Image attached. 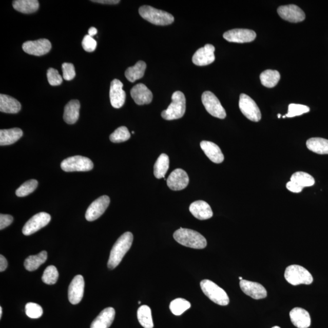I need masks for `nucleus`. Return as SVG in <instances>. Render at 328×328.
<instances>
[{"label": "nucleus", "instance_id": "obj_1", "mask_svg": "<svg viewBox=\"0 0 328 328\" xmlns=\"http://www.w3.org/2000/svg\"><path fill=\"white\" fill-rule=\"evenodd\" d=\"M132 241H133V235L130 231L124 233L118 238L109 255L108 262V267L109 269H114L121 263L125 254L130 249Z\"/></svg>", "mask_w": 328, "mask_h": 328}, {"label": "nucleus", "instance_id": "obj_2", "mask_svg": "<svg viewBox=\"0 0 328 328\" xmlns=\"http://www.w3.org/2000/svg\"><path fill=\"white\" fill-rule=\"evenodd\" d=\"M178 243L190 248L202 249L207 246V240L197 231L181 227L173 234Z\"/></svg>", "mask_w": 328, "mask_h": 328}, {"label": "nucleus", "instance_id": "obj_3", "mask_svg": "<svg viewBox=\"0 0 328 328\" xmlns=\"http://www.w3.org/2000/svg\"><path fill=\"white\" fill-rule=\"evenodd\" d=\"M139 14L142 18L152 24L166 26L173 23V16L168 12L161 11L150 6H142L139 9Z\"/></svg>", "mask_w": 328, "mask_h": 328}, {"label": "nucleus", "instance_id": "obj_4", "mask_svg": "<svg viewBox=\"0 0 328 328\" xmlns=\"http://www.w3.org/2000/svg\"><path fill=\"white\" fill-rule=\"evenodd\" d=\"M171 103L162 112V118L167 121L176 120L184 117L186 109V99L181 91H176L171 97Z\"/></svg>", "mask_w": 328, "mask_h": 328}, {"label": "nucleus", "instance_id": "obj_5", "mask_svg": "<svg viewBox=\"0 0 328 328\" xmlns=\"http://www.w3.org/2000/svg\"><path fill=\"white\" fill-rule=\"evenodd\" d=\"M200 286L205 296L213 302L221 306H226L229 303V298L226 292L213 281L204 280L201 281Z\"/></svg>", "mask_w": 328, "mask_h": 328}, {"label": "nucleus", "instance_id": "obj_6", "mask_svg": "<svg viewBox=\"0 0 328 328\" xmlns=\"http://www.w3.org/2000/svg\"><path fill=\"white\" fill-rule=\"evenodd\" d=\"M284 278L288 283L297 286L299 284H311L313 277L309 271L299 265H291L285 271Z\"/></svg>", "mask_w": 328, "mask_h": 328}, {"label": "nucleus", "instance_id": "obj_7", "mask_svg": "<svg viewBox=\"0 0 328 328\" xmlns=\"http://www.w3.org/2000/svg\"><path fill=\"white\" fill-rule=\"evenodd\" d=\"M61 166L62 170L66 172L88 171L93 168L94 164L90 159L74 156L65 159L62 162Z\"/></svg>", "mask_w": 328, "mask_h": 328}, {"label": "nucleus", "instance_id": "obj_8", "mask_svg": "<svg viewBox=\"0 0 328 328\" xmlns=\"http://www.w3.org/2000/svg\"><path fill=\"white\" fill-rule=\"evenodd\" d=\"M202 102L206 111L212 117L221 119L226 118V111L213 92L205 91L202 95Z\"/></svg>", "mask_w": 328, "mask_h": 328}, {"label": "nucleus", "instance_id": "obj_9", "mask_svg": "<svg viewBox=\"0 0 328 328\" xmlns=\"http://www.w3.org/2000/svg\"><path fill=\"white\" fill-rule=\"evenodd\" d=\"M239 107L242 113L250 121L258 122L261 120V113L260 108L249 96L245 94L240 95Z\"/></svg>", "mask_w": 328, "mask_h": 328}, {"label": "nucleus", "instance_id": "obj_10", "mask_svg": "<svg viewBox=\"0 0 328 328\" xmlns=\"http://www.w3.org/2000/svg\"><path fill=\"white\" fill-rule=\"evenodd\" d=\"M51 220V215L46 212H41L36 214L26 222L23 228V234L26 236L34 234L47 226Z\"/></svg>", "mask_w": 328, "mask_h": 328}, {"label": "nucleus", "instance_id": "obj_11", "mask_svg": "<svg viewBox=\"0 0 328 328\" xmlns=\"http://www.w3.org/2000/svg\"><path fill=\"white\" fill-rule=\"evenodd\" d=\"M22 48L27 54L42 56L51 51L52 45L48 39L42 38L35 41H28L22 45Z\"/></svg>", "mask_w": 328, "mask_h": 328}, {"label": "nucleus", "instance_id": "obj_12", "mask_svg": "<svg viewBox=\"0 0 328 328\" xmlns=\"http://www.w3.org/2000/svg\"><path fill=\"white\" fill-rule=\"evenodd\" d=\"M257 34L253 30L247 29H235L224 33L223 37L227 41L238 44H244L253 42Z\"/></svg>", "mask_w": 328, "mask_h": 328}, {"label": "nucleus", "instance_id": "obj_13", "mask_svg": "<svg viewBox=\"0 0 328 328\" xmlns=\"http://www.w3.org/2000/svg\"><path fill=\"white\" fill-rule=\"evenodd\" d=\"M110 199L108 196L101 197L89 205L85 214V218L88 221H93L100 218L109 206Z\"/></svg>", "mask_w": 328, "mask_h": 328}, {"label": "nucleus", "instance_id": "obj_14", "mask_svg": "<svg viewBox=\"0 0 328 328\" xmlns=\"http://www.w3.org/2000/svg\"><path fill=\"white\" fill-rule=\"evenodd\" d=\"M277 12L281 18L291 23L303 22L306 18L303 10L295 5L280 6Z\"/></svg>", "mask_w": 328, "mask_h": 328}, {"label": "nucleus", "instance_id": "obj_15", "mask_svg": "<svg viewBox=\"0 0 328 328\" xmlns=\"http://www.w3.org/2000/svg\"><path fill=\"white\" fill-rule=\"evenodd\" d=\"M189 183V178L186 172L181 168L172 171L167 180L168 187L171 190L179 191L184 189Z\"/></svg>", "mask_w": 328, "mask_h": 328}, {"label": "nucleus", "instance_id": "obj_16", "mask_svg": "<svg viewBox=\"0 0 328 328\" xmlns=\"http://www.w3.org/2000/svg\"><path fill=\"white\" fill-rule=\"evenodd\" d=\"M85 290L84 278L81 275L76 276L69 284L68 289V299L72 304L81 302L84 297Z\"/></svg>", "mask_w": 328, "mask_h": 328}, {"label": "nucleus", "instance_id": "obj_17", "mask_svg": "<svg viewBox=\"0 0 328 328\" xmlns=\"http://www.w3.org/2000/svg\"><path fill=\"white\" fill-rule=\"evenodd\" d=\"M240 286L244 294L254 299H263L267 297L266 290L260 283L242 280L240 281Z\"/></svg>", "mask_w": 328, "mask_h": 328}, {"label": "nucleus", "instance_id": "obj_18", "mask_svg": "<svg viewBox=\"0 0 328 328\" xmlns=\"http://www.w3.org/2000/svg\"><path fill=\"white\" fill-rule=\"evenodd\" d=\"M123 87V84L118 79H114L111 83L109 98L111 105L115 108H120L125 104L126 93Z\"/></svg>", "mask_w": 328, "mask_h": 328}, {"label": "nucleus", "instance_id": "obj_19", "mask_svg": "<svg viewBox=\"0 0 328 328\" xmlns=\"http://www.w3.org/2000/svg\"><path fill=\"white\" fill-rule=\"evenodd\" d=\"M215 48L212 45L207 44L204 47L199 49L195 53L192 61L197 66H206L215 61L214 52Z\"/></svg>", "mask_w": 328, "mask_h": 328}, {"label": "nucleus", "instance_id": "obj_20", "mask_svg": "<svg viewBox=\"0 0 328 328\" xmlns=\"http://www.w3.org/2000/svg\"><path fill=\"white\" fill-rule=\"evenodd\" d=\"M131 95L136 104L143 105L150 104L153 100V94L144 84L135 85L131 90Z\"/></svg>", "mask_w": 328, "mask_h": 328}, {"label": "nucleus", "instance_id": "obj_21", "mask_svg": "<svg viewBox=\"0 0 328 328\" xmlns=\"http://www.w3.org/2000/svg\"><path fill=\"white\" fill-rule=\"evenodd\" d=\"M290 318L292 323L298 328H307L311 326L310 315L303 308H294L290 312Z\"/></svg>", "mask_w": 328, "mask_h": 328}, {"label": "nucleus", "instance_id": "obj_22", "mask_svg": "<svg viewBox=\"0 0 328 328\" xmlns=\"http://www.w3.org/2000/svg\"><path fill=\"white\" fill-rule=\"evenodd\" d=\"M189 210L195 218L200 220H208L214 215L210 205L204 201L194 202L190 205Z\"/></svg>", "mask_w": 328, "mask_h": 328}, {"label": "nucleus", "instance_id": "obj_23", "mask_svg": "<svg viewBox=\"0 0 328 328\" xmlns=\"http://www.w3.org/2000/svg\"><path fill=\"white\" fill-rule=\"evenodd\" d=\"M202 150L209 160L215 164L223 162L224 157L220 147L217 144L210 141H202L200 144Z\"/></svg>", "mask_w": 328, "mask_h": 328}, {"label": "nucleus", "instance_id": "obj_24", "mask_svg": "<svg viewBox=\"0 0 328 328\" xmlns=\"http://www.w3.org/2000/svg\"><path fill=\"white\" fill-rule=\"evenodd\" d=\"M115 314L113 307L105 308L92 321L90 328H109L113 322Z\"/></svg>", "mask_w": 328, "mask_h": 328}, {"label": "nucleus", "instance_id": "obj_25", "mask_svg": "<svg viewBox=\"0 0 328 328\" xmlns=\"http://www.w3.org/2000/svg\"><path fill=\"white\" fill-rule=\"evenodd\" d=\"M22 105L16 99L8 95L0 94V111L5 113L16 114L21 110Z\"/></svg>", "mask_w": 328, "mask_h": 328}, {"label": "nucleus", "instance_id": "obj_26", "mask_svg": "<svg viewBox=\"0 0 328 328\" xmlns=\"http://www.w3.org/2000/svg\"><path fill=\"white\" fill-rule=\"evenodd\" d=\"M81 104L78 100H72L66 105L64 119L68 124H74L78 121L80 115Z\"/></svg>", "mask_w": 328, "mask_h": 328}, {"label": "nucleus", "instance_id": "obj_27", "mask_svg": "<svg viewBox=\"0 0 328 328\" xmlns=\"http://www.w3.org/2000/svg\"><path fill=\"white\" fill-rule=\"evenodd\" d=\"M21 128H14L0 130V145H9L15 143L23 137Z\"/></svg>", "mask_w": 328, "mask_h": 328}, {"label": "nucleus", "instance_id": "obj_28", "mask_svg": "<svg viewBox=\"0 0 328 328\" xmlns=\"http://www.w3.org/2000/svg\"><path fill=\"white\" fill-rule=\"evenodd\" d=\"M12 5L16 11L26 14L35 12L39 8L37 0H15Z\"/></svg>", "mask_w": 328, "mask_h": 328}, {"label": "nucleus", "instance_id": "obj_29", "mask_svg": "<svg viewBox=\"0 0 328 328\" xmlns=\"http://www.w3.org/2000/svg\"><path fill=\"white\" fill-rule=\"evenodd\" d=\"M47 258L48 254L46 251H42L37 255H31L25 261V269L30 272L34 271L37 269L42 264L45 263Z\"/></svg>", "mask_w": 328, "mask_h": 328}, {"label": "nucleus", "instance_id": "obj_30", "mask_svg": "<svg viewBox=\"0 0 328 328\" xmlns=\"http://www.w3.org/2000/svg\"><path fill=\"white\" fill-rule=\"evenodd\" d=\"M306 146L310 150L319 155H328V140L320 138L308 139Z\"/></svg>", "mask_w": 328, "mask_h": 328}, {"label": "nucleus", "instance_id": "obj_31", "mask_svg": "<svg viewBox=\"0 0 328 328\" xmlns=\"http://www.w3.org/2000/svg\"><path fill=\"white\" fill-rule=\"evenodd\" d=\"M147 65L143 61H139L133 66L129 67L125 72L126 78L130 82H134L144 77Z\"/></svg>", "mask_w": 328, "mask_h": 328}, {"label": "nucleus", "instance_id": "obj_32", "mask_svg": "<svg viewBox=\"0 0 328 328\" xmlns=\"http://www.w3.org/2000/svg\"><path fill=\"white\" fill-rule=\"evenodd\" d=\"M280 79V72L276 70H271V69L263 71L260 75L261 84L267 88L276 87Z\"/></svg>", "mask_w": 328, "mask_h": 328}, {"label": "nucleus", "instance_id": "obj_33", "mask_svg": "<svg viewBox=\"0 0 328 328\" xmlns=\"http://www.w3.org/2000/svg\"><path fill=\"white\" fill-rule=\"evenodd\" d=\"M169 157L166 154L162 153L160 156L154 166V175L156 178H165L169 168Z\"/></svg>", "mask_w": 328, "mask_h": 328}, {"label": "nucleus", "instance_id": "obj_34", "mask_svg": "<svg viewBox=\"0 0 328 328\" xmlns=\"http://www.w3.org/2000/svg\"><path fill=\"white\" fill-rule=\"evenodd\" d=\"M138 319L142 326L144 328L153 327V321L150 307L143 305L139 307L138 311Z\"/></svg>", "mask_w": 328, "mask_h": 328}, {"label": "nucleus", "instance_id": "obj_35", "mask_svg": "<svg viewBox=\"0 0 328 328\" xmlns=\"http://www.w3.org/2000/svg\"><path fill=\"white\" fill-rule=\"evenodd\" d=\"M291 181L296 182L303 188L313 186L315 184V180L312 176L302 171L294 173L291 178Z\"/></svg>", "mask_w": 328, "mask_h": 328}, {"label": "nucleus", "instance_id": "obj_36", "mask_svg": "<svg viewBox=\"0 0 328 328\" xmlns=\"http://www.w3.org/2000/svg\"><path fill=\"white\" fill-rule=\"evenodd\" d=\"M190 307L189 301L183 299H175L172 301L170 304L171 312L175 316H181Z\"/></svg>", "mask_w": 328, "mask_h": 328}, {"label": "nucleus", "instance_id": "obj_37", "mask_svg": "<svg viewBox=\"0 0 328 328\" xmlns=\"http://www.w3.org/2000/svg\"><path fill=\"white\" fill-rule=\"evenodd\" d=\"M131 137V134L128 128L124 126L119 127L115 130L109 137V139L113 143H121L128 140Z\"/></svg>", "mask_w": 328, "mask_h": 328}, {"label": "nucleus", "instance_id": "obj_38", "mask_svg": "<svg viewBox=\"0 0 328 328\" xmlns=\"http://www.w3.org/2000/svg\"><path fill=\"white\" fill-rule=\"evenodd\" d=\"M38 186V181L35 180H31L25 182L17 190H16V195L18 197H25L32 193Z\"/></svg>", "mask_w": 328, "mask_h": 328}, {"label": "nucleus", "instance_id": "obj_39", "mask_svg": "<svg viewBox=\"0 0 328 328\" xmlns=\"http://www.w3.org/2000/svg\"><path fill=\"white\" fill-rule=\"evenodd\" d=\"M59 278V272L54 266L46 267L42 278V281L47 284H54Z\"/></svg>", "mask_w": 328, "mask_h": 328}, {"label": "nucleus", "instance_id": "obj_40", "mask_svg": "<svg viewBox=\"0 0 328 328\" xmlns=\"http://www.w3.org/2000/svg\"><path fill=\"white\" fill-rule=\"evenodd\" d=\"M310 108L307 106L291 104L288 107V112L286 115V118H294L296 117H299V115H302L304 113L310 112Z\"/></svg>", "mask_w": 328, "mask_h": 328}, {"label": "nucleus", "instance_id": "obj_41", "mask_svg": "<svg viewBox=\"0 0 328 328\" xmlns=\"http://www.w3.org/2000/svg\"><path fill=\"white\" fill-rule=\"evenodd\" d=\"M26 314L31 319H38L43 315L42 307L39 304L34 303H28L25 306Z\"/></svg>", "mask_w": 328, "mask_h": 328}, {"label": "nucleus", "instance_id": "obj_42", "mask_svg": "<svg viewBox=\"0 0 328 328\" xmlns=\"http://www.w3.org/2000/svg\"><path fill=\"white\" fill-rule=\"evenodd\" d=\"M47 78L49 84L51 86H59L62 84L63 78L57 69L49 68L47 71Z\"/></svg>", "mask_w": 328, "mask_h": 328}, {"label": "nucleus", "instance_id": "obj_43", "mask_svg": "<svg viewBox=\"0 0 328 328\" xmlns=\"http://www.w3.org/2000/svg\"><path fill=\"white\" fill-rule=\"evenodd\" d=\"M63 78L66 81H71L75 77L74 66L71 63H64L62 65Z\"/></svg>", "mask_w": 328, "mask_h": 328}, {"label": "nucleus", "instance_id": "obj_44", "mask_svg": "<svg viewBox=\"0 0 328 328\" xmlns=\"http://www.w3.org/2000/svg\"><path fill=\"white\" fill-rule=\"evenodd\" d=\"M82 45L85 51L91 52L95 50L97 47V42L90 35H87L83 39Z\"/></svg>", "mask_w": 328, "mask_h": 328}, {"label": "nucleus", "instance_id": "obj_45", "mask_svg": "<svg viewBox=\"0 0 328 328\" xmlns=\"http://www.w3.org/2000/svg\"><path fill=\"white\" fill-rule=\"evenodd\" d=\"M14 218L10 215H0V229L3 230L12 223Z\"/></svg>", "mask_w": 328, "mask_h": 328}, {"label": "nucleus", "instance_id": "obj_46", "mask_svg": "<svg viewBox=\"0 0 328 328\" xmlns=\"http://www.w3.org/2000/svg\"><path fill=\"white\" fill-rule=\"evenodd\" d=\"M287 190L293 192V193H300L303 190V188L300 187L296 182L293 181L288 182L286 184Z\"/></svg>", "mask_w": 328, "mask_h": 328}, {"label": "nucleus", "instance_id": "obj_47", "mask_svg": "<svg viewBox=\"0 0 328 328\" xmlns=\"http://www.w3.org/2000/svg\"><path fill=\"white\" fill-rule=\"evenodd\" d=\"M8 267V261L3 255H0V272H4Z\"/></svg>", "mask_w": 328, "mask_h": 328}, {"label": "nucleus", "instance_id": "obj_48", "mask_svg": "<svg viewBox=\"0 0 328 328\" xmlns=\"http://www.w3.org/2000/svg\"><path fill=\"white\" fill-rule=\"evenodd\" d=\"M91 2L105 5H115L120 3V1H119V0H93V1Z\"/></svg>", "mask_w": 328, "mask_h": 328}, {"label": "nucleus", "instance_id": "obj_49", "mask_svg": "<svg viewBox=\"0 0 328 328\" xmlns=\"http://www.w3.org/2000/svg\"><path fill=\"white\" fill-rule=\"evenodd\" d=\"M97 33H98V30L94 27H91L89 28L88 30V35L92 36H92L97 34Z\"/></svg>", "mask_w": 328, "mask_h": 328}, {"label": "nucleus", "instance_id": "obj_50", "mask_svg": "<svg viewBox=\"0 0 328 328\" xmlns=\"http://www.w3.org/2000/svg\"><path fill=\"white\" fill-rule=\"evenodd\" d=\"M2 313H3L2 307H0V318H2Z\"/></svg>", "mask_w": 328, "mask_h": 328}, {"label": "nucleus", "instance_id": "obj_51", "mask_svg": "<svg viewBox=\"0 0 328 328\" xmlns=\"http://www.w3.org/2000/svg\"><path fill=\"white\" fill-rule=\"evenodd\" d=\"M272 328H281V327H279V326H274L273 327H272Z\"/></svg>", "mask_w": 328, "mask_h": 328}, {"label": "nucleus", "instance_id": "obj_52", "mask_svg": "<svg viewBox=\"0 0 328 328\" xmlns=\"http://www.w3.org/2000/svg\"><path fill=\"white\" fill-rule=\"evenodd\" d=\"M278 118H281V114H278Z\"/></svg>", "mask_w": 328, "mask_h": 328}, {"label": "nucleus", "instance_id": "obj_53", "mask_svg": "<svg viewBox=\"0 0 328 328\" xmlns=\"http://www.w3.org/2000/svg\"><path fill=\"white\" fill-rule=\"evenodd\" d=\"M239 279H240V280H243V278H242V277H239Z\"/></svg>", "mask_w": 328, "mask_h": 328}, {"label": "nucleus", "instance_id": "obj_54", "mask_svg": "<svg viewBox=\"0 0 328 328\" xmlns=\"http://www.w3.org/2000/svg\"><path fill=\"white\" fill-rule=\"evenodd\" d=\"M132 134H134V131H132Z\"/></svg>", "mask_w": 328, "mask_h": 328}, {"label": "nucleus", "instance_id": "obj_55", "mask_svg": "<svg viewBox=\"0 0 328 328\" xmlns=\"http://www.w3.org/2000/svg\"><path fill=\"white\" fill-rule=\"evenodd\" d=\"M138 303L141 304V301H139Z\"/></svg>", "mask_w": 328, "mask_h": 328}]
</instances>
